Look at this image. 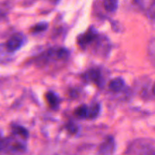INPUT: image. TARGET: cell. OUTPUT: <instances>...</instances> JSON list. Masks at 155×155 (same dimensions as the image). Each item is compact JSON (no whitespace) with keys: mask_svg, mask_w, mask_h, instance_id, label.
I'll return each instance as SVG.
<instances>
[{"mask_svg":"<svg viewBox=\"0 0 155 155\" xmlns=\"http://www.w3.org/2000/svg\"><path fill=\"white\" fill-rule=\"evenodd\" d=\"M83 78L85 81L93 83L98 86H101L103 83L101 71L98 68H91L83 74Z\"/></svg>","mask_w":155,"mask_h":155,"instance_id":"cell-5","label":"cell"},{"mask_svg":"<svg viewBox=\"0 0 155 155\" xmlns=\"http://www.w3.org/2000/svg\"><path fill=\"white\" fill-rule=\"evenodd\" d=\"M65 127H66V130H68V133H71V135L77 134L79 131L78 126L73 122H69L68 124H67Z\"/></svg>","mask_w":155,"mask_h":155,"instance_id":"cell-16","label":"cell"},{"mask_svg":"<svg viewBox=\"0 0 155 155\" xmlns=\"http://www.w3.org/2000/svg\"><path fill=\"white\" fill-rule=\"evenodd\" d=\"M100 111H101V105L98 103H95L92 105L88 106L87 119H95L98 116Z\"/></svg>","mask_w":155,"mask_h":155,"instance_id":"cell-9","label":"cell"},{"mask_svg":"<svg viewBox=\"0 0 155 155\" xmlns=\"http://www.w3.org/2000/svg\"><path fill=\"white\" fill-rule=\"evenodd\" d=\"M148 54L150 61L155 66V38H153L148 42Z\"/></svg>","mask_w":155,"mask_h":155,"instance_id":"cell-14","label":"cell"},{"mask_svg":"<svg viewBox=\"0 0 155 155\" xmlns=\"http://www.w3.org/2000/svg\"><path fill=\"white\" fill-rule=\"evenodd\" d=\"M27 149V146L24 142L14 140L9 138V142L6 151L11 152L12 154H22Z\"/></svg>","mask_w":155,"mask_h":155,"instance_id":"cell-7","label":"cell"},{"mask_svg":"<svg viewBox=\"0 0 155 155\" xmlns=\"http://www.w3.org/2000/svg\"><path fill=\"white\" fill-rule=\"evenodd\" d=\"M152 92L154 95H155V83H154V85H153V87H152Z\"/></svg>","mask_w":155,"mask_h":155,"instance_id":"cell-19","label":"cell"},{"mask_svg":"<svg viewBox=\"0 0 155 155\" xmlns=\"http://www.w3.org/2000/svg\"><path fill=\"white\" fill-rule=\"evenodd\" d=\"M88 106L86 104H81L74 110V114L76 117L80 119H87Z\"/></svg>","mask_w":155,"mask_h":155,"instance_id":"cell-12","label":"cell"},{"mask_svg":"<svg viewBox=\"0 0 155 155\" xmlns=\"http://www.w3.org/2000/svg\"><path fill=\"white\" fill-rule=\"evenodd\" d=\"M124 86H125V82L120 77H117V78H115L114 80H112L109 83L108 85L109 89L115 92H118L120 91H121L124 89Z\"/></svg>","mask_w":155,"mask_h":155,"instance_id":"cell-8","label":"cell"},{"mask_svg":"<svg viewBox=\"0 0 155 155\" xmlns=\"http://www.w3.org/2000/svg\"><path fill=\"white\" fill-rule=\"evenodd\" d=\"M24 42V36L21 34H15L7 41L5 48L8 52H15L21 48Z\"/></svg>","mask_w":155,"mask_h":155,"instance_id":"cell-6","label":"cell"},{"mask_svg":"<svg viewBox=\"0 0 155 155\" xmlns=\"http://www.w3.org/2000/svg\"><path fill=\"white\" fill-rule=\"evenodd\" d=\"M148 15L151 19H152L153 21H155V2L151 5V7L148 10Z\"/></svg>","mask_w":155,"mask_h":155,"instance_id":"cell-18","label":"cell"},{"mask_svg":"<svg viewBox=\"0 0 155 155\" xmlns=\"http://www.w3.org/2000/svg\"><path fill=\"white\" fill-rule=\"evenodd\" d=\"M48 24L47 22H41L36 24L31 28V32L33 33H38L40 32H43L48 28Z\"/></svg>","mask_w":155,"mask_h":155,"instance_id":"cell-15","label":"cell"},{"mask_svg":"<svg viewBox=\"0 0 155 155\" xmlns=\"http://www.w3.org/2000/svg\"><path fill=\"white\" fill-rule=\"evenodd\" d=\"M12 133L16 136H21V138L24 139H28L29 137V133L24 127L20 125H17V124H14L12 126Z\"/></svg>","mask_w":155,"mask_h":155,"instance_id":"cell-11","label":"cell"},{"mask_svg":"<svg viewBox=\"0 0 155 155\" xmlns=\"http://www.w3.org/2000/svg\"><path fill=\"white\" fill-rule=\"evenodd\" d=\"M9 138L0 137V152L3 151H6L8 145Z\"/></svg>","mask_w":155,"mask_h":155,"instance_id":"cell-17","label":"cell"},{"mask_svg":"<svg viewBox=\"0 0 155 155\" xmlns=\"http://www.w3.org/2000/svg\"><path fill=\"white\" fill-rule=\"evenodd\" d=\"M104 9L109 12H114L117 9L118 0H103Z\"/></svg>","mask_w":155,"mask_h":155,"instance_id":"cell-13","label":"cell"},{"mask_svg":"<svg viewBox=\"0 0 155 155\" xmlns=\"http://www.w3.org/2000/svg\"><path fill=\"white\" fill-rule=\"evenodd\" d=\"M98 35V33H97L96 30L93 27H90L87 31L79 35V36L77 37V44L82 48L86 49V48H88L89 45L93 43Z\"/></svg>","mask_w":155,"mask_h":155,"instance_id":"cell-3","label":"cell"},{"mask_svg":"<svg viewBox=\"0 0 155 155\" xmlns=\"http://www.w3.org/2000/svg\"><path fill=\"white\" fill-rule=\"evenodd\" d=\"M45 98H46L47 101H48V104L52 108H56L58 107L59 103H60V98L57 96L54 92H48L45 95Z\"/></svg>","mask_w":155,"mask_h":155,"instance_id":"cell-10","label":"cell"},{"mask_svg":"<svg viewBox=\"0 0 155 155\" xmlns=\"http://www.w3.org/2000/svg\"><path fill=\"white\" fill-rule=\"evenodd\" d=\"M69 56L70 51L67 48L62 47H54L49 48L42 53L38 58L37 61L40 64H46L55 61H65L68 59Z\"/></svg>","mask_w":155,"mask_h":155,"instance_id":"cell-2","label":"cell"},{"mask_svg":"<svg viewBox=\"0 0 155 155\" xmlns=\"http://www.w3.org/2000/svg\"><path fill=\"white\" fill-rule=\"evenodd\" d=\"M136 2L137 3H139V4H140V3H141V0H136Z\"/></svg>","mask_w":155,"mask_h":155,"instance_id":"cell-21","label":"cell"},{"mask_svg":"<svg viewBox=\"0 0 155 155\" xmlns=\"http://www.w3.org/2000/svg\"><path fill=\"white\" fill-rule=\"evenodd\" d=\"M127 155H155V141L138 139L133 141L126 151Z\"/></svg>","mask_w":155,"mask_h":155,"instance_id":"cell-1","label":"cell"},{"mask_svg":"<svg viewBox=\"0 0 155 155\" xmlns=\"http://www.w3.org/2000/svg\"><path fill=\"white\" fill-rule=\"evenodd\" d=\"M50 1L52 2H54V3H57V2H58L60 0H50Z\"/></svg>","mask_w":155,"mask_h":155,"instance_id":"cell-20","label":"cell"},{"mask_svg":"<svg viewBox=\"0 0 155 155\" xmlns=\"http://www.w3.org/2000/svg\"><path fill=\"white\" fill-rule=\"evenodd\" d=\"M116 151V142L114 138L108 136L104 139L98 147V154L100 155H113Z\"/></svg>","mask_w":155,"mask_h":155,"instance_id":"cell-4","label":"cell"}]
</instances>
